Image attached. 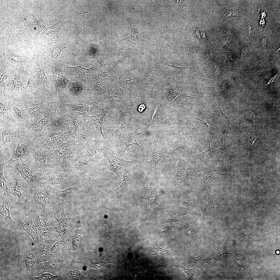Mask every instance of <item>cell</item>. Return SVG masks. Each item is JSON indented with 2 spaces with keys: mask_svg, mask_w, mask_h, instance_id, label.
<instances>
[{
  "mask_svg": "<svg viewBox=\"0 0 280 280\" xmlns=\"http://www.w3.org/2000/svg\"><path fill=\"white\" fill-rule=\"evenodd\" d=\"M0 147L10 142L15 143L18 140V137L21 135L22 126H17L13 123H5L0 121Z\"/></svg>",
  "mask_w": 280,
  "mask_h": 280,
  "instance_id": "ac0fdd59",
  "label": "cell"
},
{
  "mask_svg": "<svg viewBox=\"0 0 280 280\" xmlns=\"http://www.w3.org/2000/svg\"><path fill=\"white\" fill-rule=\"evenodd\" d=\"M154 139L155 148L151 155L152 158L150 162L151 163V167L157 170L164 165L166 162L167 158L160 147L156 143Z\"/></svg>",
  "mask_w": 280,
  "mask_h": 280,
  "instance_id": "836d02e7",
  "label": "cell"
},
{
  "mask_svg": "<svg viewBox=\"0 0 280 280\" xmlns=\"http://www.w3.org/2000/svg\"><path fill=\"white\" fill-rule=\"evenodd\" d=\"M13 180L11 181L13 194L18 198L20 203L26 208L35 189L30 186L22 178L14 165L6 163Z\"/></svg>",
  "mask_w": 280,
  "mask_h": 280,
  "instance_id": "8992f818",
  "label": "cell"
},
{
  "mask_svg": "<svg viewBox=\"0 0 280 280\" xmlns=\"http://www.w3.org/2000/svg\"><path fill=\"white\" fill-rule=\"evenodd\" d=\"M173 266L179 268L181 271L185 273L187 275V280L195 279L200 274V271L195 267L187 269L180 265H174Z\"/></svg>",
  "mask_w": 280,
  "mask_h": 280,
  "instance_id": "f6af8a7d",
  "label": "cell"
},
{
  "mask_svg": "<svg viewBox=\"0 0 280 280\" xmlns=\"http://www.w3.org/2000/svg\"><path fill=\"white\" fill-rule=\"evenodd\" d=\"M277 254H279V251H277Z\"/></svg>",
  "mask_w": 280,
  "mask_h": 280,
  "instance_id": "03108f58",
  "label": "cell"
},
{
  "mask_svg": "<svg viewBox=\"0 0 280 280\" xmlns=\"http://www.w3.org/2000/svg\"><path fill=\"white\" fill-rule=\"evenodd\" d=\"M48 207L53 213L54 219L58 223V226L55 228L56 232L58 233V236L61 237L63 242H67L72 232V224L65 215L63 204L60 211L61 217L59 219L56 218L55 214L51 209L49 204Z\"/></svg>",
  "mask_w": 280,
  "mask_h": 280,
  "instance_id": "484cf974",
  "label": "cell"
},
{
  "mask_svg": "<svg viewBox=\"0 0 280 280\" xmlns=\"http://www.w3.org/2000/svg\"><path fill=\"white\" fill-rule=\"evenodd\" d=\"M224 43L227 44V42H230V39L229 38H225V39H224Z\"/></svg>",
  "mask_w": 280,
  "mask_h": 280,
  "instance_id": "be15d7a7",
  "label": "cell"
},
{
  "mask_svg": "<svg viewBox=\"0 0 280 280\" xmlns=\"http://www.w3.org/2000/svg\"><path fill=\"white\" fill-rule=\"evenodd\" d=\"M54 219L47 218V216L43 217L38 214L35 213V220L37 226L55 227L57 224Z\"/></svg>",
  "mask_w": 280,
  "mask_h": 280,
  "instance_id": "7bdbcfd3",
  "label": "cell"
},
{
  "mask_svg": "<svg viewBox=\"0 0 280 280\" xmlns=\"http://www.w3.org/2000/svg\"><path fill=\"white\" fill-rule=\"evenodd\" d=\"M29 162L39 176L42 178L56 167L51 159L50 152L37 144L34 155Z\"/></svg>",
  "mask_w": 280,
  "mask_h": 280,
  "instance_id": "ba28073f",
  "label": "cell"
},
{
  "mask_svg": "<svg viewBox=\"0 0 280 280\" xmlns=\"http://www.w3.org/2000/svg\"><path fill=\"white\" fill-rule=\"evenodd\" d=\"M6 94L3 90L0 91V121H4L5 123H12L10 102L7 99Z\"/></svg>",
  "mask_w": 280,
  "mask_h": 280,
  "instance_id": "d6a6232c",
  "label": "cell"
},
{
  "mask_svg": "<svg viewBox=\"0 0 280 280\" xmlns=\"http://www.w3.org/2000/svg\"><path fill=\"white\" fill-rule=\"evenodd\" d=\"M67 22L66 20L60 21L53 25L46 28L42 31L40 35V37L45 39H57L60 30Z\"/></svg>",
  "mask_w": 280,
  "mask_h": 280,
  "instance_id": "8d00e7d4",
  "label": "cell"
},
{
  "mask_svg": "<svg viewBox=\"0 0 280 280\" xmlns=\"http://www.w3.org/2000/svg\"><path fill=\"white\" fill-rule=\"evenodd\" d=\"M53 187L41 185L35 188L31 199L32 208L43 217L47 216L46 211V204L49 201L50 193L53 191Z\"/></svg>",
  "mask_w": 280,
  "mask_h": 280,
  "instance_id": "30bf717a",
  "label": "cell"
},
{
  "mask_svg": "<svg viewBox=\"0 0 280 280\" xmlns=\"http://www.w3.org/2000/svg\"><path fill=\"white\" fill-rule=\"evenodd\" d=\"M6 163L0 160V194L5 196L7 198L13 199L14 194L10 190L11 185L10 182L8 181L5 179L3 173V170L5 165Z\"/></svg>",
  "mask_w": 280,
  "mask_h": 280,
  "instance_id": "d590c367",
  "label": "cell"
},
{
  "mask_svg": "<svg viewBox=\"0 0 280 280\" xmlns=\"http://www.w3.org/2000/svg\"><path fill=\"white\" fill-rule=\"evenodd\" d=\"M0 90H3L5 86V81L8 78L9 75L5 73V70L7 68V65L4 63H0Z\"/></svg>",
  "mask_w": 280,
  "mask_h": 280,
  "instance_id": "7dc6e473",
  "label": "cell"
},
{
  "mask_svg": "<svg viewBox=\"0 0 280 280\" xmlns=\"http://www.w3.org/2000/svg\"><path fill=\"white\" fill-rule=\"evenodd\" d=\"M35 212L32 208L26 214L17 217L16 221L20 226L21 229L26 232L32 239L35 245L40 240L35 220Z\"/></svg>",
  "mask_w": 280,
  "mask_h": 280,
  "instance_id": "9a60e30c",
  "label": "cell"
},
{
  "mask_svg": "<svg viewBox=\"0 0 280 280\" xmlns=\"http://www.w3.org/2000/svg\"><path fill=\"white\" fill-rule=\"evenodd\" d=\"M197 233V230L196 229L193 227L189 228L185 232L186 234L188 236H191L195 235Z\"/></svg>",
  "mask_w": 280,
  "mask_h": 280,
  "instance_id": "11a10c76",
  "label": "cell"
},
{
  "mask_svg": "<svg viewBox=\"0 0 280 280\" xmlns=\"http://www.w3.org/2000/svg\"><path fill=\"white\" fill-rule=\"evenodd\" d=\"M101 142L93 139L84 143L79 148V157L94 164L99 158L100 152L101 151Z\"/></svg>",
  "mask_w": 280,
  "mask_h": 280,
  "instance_id": "2e32d148",
  "label": "cell"
},
{
  "mask_svg": "<svg viewBox=\"0 0 280 280\" xmlns=\"http://www.w3.org/2000/svg\"><path fill=\"white\" fill-rule=\"evenodd\" d=\"M218 174H223L217 170L214 169L204 173H196L195 177L198 180L200 185L202 188L204 186V184L208 179L212 176Z\"/></svg>",
  "mask_w": 280,
  "mask_h": 280,
  "instance_id": "ee69618b",
  "label": "cell"
},
{
  "mask_svg": "<svg viewBox=\"0 0 280 280\" xmlns=\"http://www.w3.org/2000/svg\"><path fill=\"white\" fill-rule=\"evenodd\" d=\"M277 75L278 74H277L272 78H271L270 80L268 82V83L267 84V85L269 84L272 82L274 80L277 78Z\"/></svg>",
  "mask_w": 280,
  "mask_h": 280,
  "instance_id": "91938a15",
  "label": "cell"
},
{
  "mask_svg": "<svg viewBox=\"0 0 280 280\" xmlns=\"http://www.w3.org/2000/svg\"><path fill=\"white\" fill-rule=\"evenodd\" d=\"M54 276L49 273H43L39 274L38 276H34L31 278L30 280H56L58 279L60 277V275Z\"/></svg>",
  "mask_w": 280,
  "mask_h": 280,
  "instance_id": "c3c4849f",
  "label": "cell"
},
{
  "mask_svg": "<svg viewBox=\"0 0 280 280\" xmlns=\"http://www.w3.org/2000/svg\"><path fill=\"white\" fill-rule=\"evenodd\" d=\"M130 177V173L128 171L125 172L123 175V179L122 183L116 188L115 190L118 189L123 190L127 188L129 183Z\"/></svg>",
  "mask_w": 280,
  "mask_h": 280,
  "instance_id": "f907efd6",
  "label": "cell"
},
{
  "mask_svg": "<svg viewBox=\"0 0 280 280\" xmlns=\"http://www.w3.org/2000/svg\"><path fill=\"white\" fill-rule=\"evenodd\" d=\"M69 138L62 132L56 120L45 126L37 144L50 152L65 142Z\"/></svg>",
  "mask_w": 280,
  "mask_h": 280,
  "instance_id": "5b68a950",
  "label": "cell"
},
{
  "mask_svg": "<svg viewBox=\"0 0 280 280\" xmlns=\"http://www.w3.org/2000/svg\"><path fill=\"white\" fill-rule=\"evenodd\" d=\"M0 63H4L10 70L17 71L24 76H30L37 71V61L16 43H6L0 45Z\"/></svg>",
  "mask_w": 280,
  "mask_h": 280,
  "instance_id": "7a4b0ae2",
  "label": "cell"
},
{
  "mask_svg": "<svg viewBox=\"0 0 280 280\" xmlns=\"http://www.w3.org/2000/svg\"><path fill=\"white\" fill-rule=\"evenodd\" d=\"M51 96L50 94L46 100L36 104H26L20 103L26 124L37 122L45 116L49 112L55 111L53 106V102L51 100Z\"/></svg>",
  "mask_w": 280,
  "mask_h": 280,
  "instance_id": "52a82bcc",
  "label": "cell"
},
{
  "mask_svg": "<svg viewBox=\"0 0 280 280\" xmlns=\"http://www.w3.org/2000/svg\"><path fill=\"white\" fill-rule=\"evenodd\" d=\"M67 82L64 96L68 98L70 102H77L82 101L86 97L87 90L84 86L71 82L66 79H64Z\"/></svg>",
  "mask_w": 280,
  "mask_h": 280,
  "instance_id": "44dd1931",
  "label": "cell"
},
{
  "mask_svg": "<svg viewBox=\"0 0 280 280\" xmlns=\"http://www.w3.org/2000/svg\"><path fill=\"white\" fill-rule=\"evenodd\" d=\"M75 232L73 237L72 242L70 249L75 250L80 248L82 243V230L77 222Z\"/></svg>",
  "mask_w": 280,
  "mask_h": 280,
  "instance_id": "60d3db41",
  "label": "cell"
},
{
  "mask_svg": "<svg viewBox=\"0 0 280 280\" xmlns=\"http://www.w3.org/2000/svg\"><path fill=\"white\" fill-rule=\"evenodd\" d=\"M149 253L151 255H168L171 252L160 248L158 245L153 242L148 243L146 244Z\"/></svg>",
  "mask_w": 280,
  "mask_h": 280,
  "instance_id": "b9f144b4",
  "label": "cell"
},
{
  "mask_svg": "<svg viewBox=\"0 0 280 280\" xmlns=\"http://www.w3.org/2000/svg\"><path fill=\"white\" fill-rule=\"evenodd\" d=\"M11 164L14 165L21 176L30 186L35 189L41 184L42 178L39 177L33 169L29 160H20Z\"/></svg>",
  "mask_w": 280,
  "mask_h": 280,
  "instance_id": "7c38bea8",
  "label": "cell"
},
{
  "mask_svg": "<svg viewBox=\"0 0 280 280\" xmlns=\"http://www.w3.org/2000/svg\"><path fill=\"white\" fill-rule=\"evenodd\" d=\"M64 67L66 73L70 76L84 82L90 81L92 71V68L87 69L81 66L72 67L65 65Z\"/></svg>",
  "mask_w": 280,
  "mask_h": 280,
  "instance_id": "f546056e",
  "label": "cell"
},
{
  "mask_svg": "<svg viewBox=\"0 0 280 280\" xmlns=\"http://www.w3.org/2000/svg\"><path fill=\"white\" fill-rule=\"evenodd\" d=\"M69 43L63 44L58 43L57 40L48 46L47 51L42 53L47 58V62H57L59 59L60 52L62 50L69 45Z\"/></svg>",
  "mask_w": 280,
  "mask_h": 280,
  "instance_id": "4dcf8cb0",
  "label": "cell"
},
{
  "mask_svg": "<svg viewBox=\"0 0 280 280\" xmlns=\"http://www.w3.org/2000/svg\"><path fill=\"white\" fill-rule=\"evenodd\" d=\"M52 240H40L33 248L36 258V264L49 260Z\"/></svg>",
  "mask_w": 280,
  "mask_h": 280,
  "instance_id": "83f0119b",
  "label": "cell"
},
{
  "mask_svg": "<svg viewBox=\"0 0 280 280\" xmlns=\"http://www.w3.org/2000/svg\"><path fill=\"white\" fill-rule=\"evenodd\" d=\"M201 205L203 216L200 221L204 224L210 225L214 218V206L213 201L205 186L202 188Z\"/></svg>",
  "mask_w": 280,
  "mask_h": 280,
  "instance_id": "ffe728a7",
  "label": "cell"
},
{
  "mask_svg": "<svg viewBox=\"0 0 280 280\" xmlns=\"http://www.w3.org/2000/svg\"><path fill=\"white\" fill-rule=\"evenodd\" d=\"M145 108V106L143 104H141L139 107L138 110L140 112H142Z\"/></svg>",
  "mask_w": 280,
  "mask_h": 280,
  "instance_id": "94428289",
  "label": "cell"
},
{
  "mask_svg": "<svg viewBox=\"0 0 280 280\" xmlns=\"http://www.w3.org/2000/svg\"><path fill=\"white\" fill-rule=\"evenodd\" d=\"M188 258L197 261L202 266H208L210 265V258L206 254H191Z\"/></svg>",
  "mask_w": 280,
  "mask_h": 280,
  "instance_id": "bcb514c9",
  "label": "cell"
},
{
  "mask_svg": "<svg viewBox=\"0 0 280 280\" xmlns=\"http://www.w3.org/2000/svg\"><path fill=\"white\" fill-rule=\"evenodd\" d=\"M56 115V109L55 111L49 112L45 116L37 122L23 125L21 128V135L38 144L43 128L47 124L55 121Z\"/></svg>",
  "mask_w": 280,
  "mask_h": 280,
  "instance_id": "9c48e42d",
  "label": "cell"
},
{
  "mask_svg": "<svg viewBox=\"0 0 280 280\" xmlns=\"http://www.w3.org/2000/svg\"><path fill=\"white\" fill-rule=\"evenodd\" d=\"M94 164L79 157L76 161L67 171L72 177L85 178L91 172Z\"/></svg>",
  "mask_w": 280,
  "mask_h": 280,
  "instance_id": "d4e9b609",
  "label": "cell"
},
{
  "mask_svg": "<svg viewBox=\"0 0 280 280\" xmlns=\"http://www.w3.org/2000/svg\"><path fill=\"white\" fill-rule=\"evenodd\" d=\"M247 29L248 34L249 36L251 35L253 31V28L252 26L249 24H248L247 26Z\"/></svg>",
  "mask_w": 280,
  "mask_h": 280,
  "instance_id": "9f6ffc18",
  "label": "cell"
},
{
  "mask_svg": "<svg viewBox=\"0 0 280 280\" xmlns=\"http://www.w3.org/2000/svg\"><path fill=\"white\" fill-rule=\"evenodd\" d=\"M14 199L7 198L0 201V213L2 218L4 220L9 226L11 231L14 235H17L21 228L19 224L14 221L11 217L10 207Z\"/></svg>",
  "mask_w": 280,
  "mask_h": 280,
  "instance_id": "cb8c5ba5",
  "label": "cell"
},
{
  "mask_svg": "<svg viewBox=\"0 0 280 280\" xmlns=\"http://www.w3.org/2000/svg\"><path fill=\"white\" fill-rule=\"evenodd\" d=\"M27 23L31 31L36 35L46 28L38 19L36 15L31 12H30Z\"/></svg>",
  "mask_w": 280,
  "mask_h": 280,
  "instance_id": "f35d334b",
  "label": "cell"
},
{
  "mask_svg": "<svg viewBox=\"0 0 280 280\" xmlns=\"http://www.w3.org/2000/svg\"><path fill=\"white\" fill-rule=\"evenodd\" d=\"M72 177L67 171L56 167L42 178L43 181L41 184L54 187Z\"/></svg>",
  "mask_w": 280,
  "mask_h": 280,
  "instance_id": "603a6c76",
  "label": "cell"
},
{
  "mask_svg": "<svg viewBox=\"0 0 280 280\" xmlns=\"http://www.w3.org/2000/svg\"><path fill=\"white\" fill-rule=\"evenodd\" d=\"M141 131V128H138L134 131L127 130L122 134L121 139L116 147L120 149L121 156L123 157L126 150L131 145L136 144L138 146L137 139Z\"/></svg>",
  "mask_w": 280,
  "mask_h": 280,
  "instance_id": "4316f807",
  "label": "cell"
},
{
  "mask_svg": "<svg viewBox=\"0 0 280 280\" xmlns=\"http://www.w3.org/2000/svg\"><path fill=\"white\" fill-rule=\"evenodd\" d=\"M18 141L15 153L6 163H12L20 160H29L34 154L37 144L21 135L18 136Z\"/></svg>",
  "mask_w": 280,
  "mask_h": 280,
  "instance_id": "8fae6325",
  "label": "cell"
},
{
  "mask_svg": "<svg viewBox=\"0 0 280 280\" xmlns=\"http://www.w3.org/2000/svg\"><path fill=\"white\" fill-rule=\"evenodd\" d=\"M261 42L263 48L265 47L267 44V40L265 37H263L261 40Z\"/></svg>",
  "mask_w": 280,
  "mask_h": 280,
  "instance_id": "6f0895ef",
  "label": "cell"
},
{
  "mask_svg": "<svg viewBox=\"0 0 280 280\" xmlns=\"http://www.w3.org/2000/svg\"><path fill=\"white\" fill-rule=\"evenodd\" d=\"M56 227L48 226H37V232L40 239L47 240L56 231Z\"/></svg>",
  "mask_w": 280,
  "mask_h": 280,
  "instance_id": "ab89813d",
  "label": "cell"
},
{
  "mask_svg": "<svg viewBox=\"0 0 280 280\" xmlns=\"http://www.w3.org/2000/svg\"><path fill=\"white\" fill-rule=\"evenodd\" d=\"M78 189V187L74 186L63 190H59L54 187L53 192L56 196L61 198L69 205L71 206L74 195Z\"/></svg>",
  "mask_w": 280,
  "mask_h": 280,
  "instance_id": "74e56055",
  "label": "cell"
},
{
  "mask_svg": "<svg viewBox=\"0 0 280 280\" xmlns=\"http://www.w3.org/2000/svg\"><path fill=\"white\" fill-rule=\"evenodd\" d=\"M195 34L196 36L198 38H200V36L199 32L198 31V30L197 29H195Z\"/></svg>",
  "mask_w": 280,
  "mask_h": 280,
  "instance_id": "6125c7cd",
  "label": "cell"
},
{
  "mask_svg": "<svg viewBox=\"0 0 280 280\" xmlns=\"http://www.w3.org/2000/svg\"><path fill=\"white\" fill-rule=\"evenodd\" d=\"M47 60L46 58L41 53L38 54L37 58V78L34 80L37 86L41 85L46 87L49 89L51 87L50 83L48 80L45 73V69L47 66Z\"/></svg>",
  "mask_w": 280,
  "mask_h": 280,
  "instance_id": "f1b7e54d",
  "label": "cell"
},
{
  "mask_svg": "<svg viewBox=\"0 0 280 280\" xmlns=\"http://www.w3.org/2000/svg\"><path fill=\"white\" fill-rule=\"evenodd\" d=\"M86 115L78 111L64 114L56 113V121L63 133L69 138L84 142L91 139L93 134Z\"/></svg>",
  "mask_w": 280,
  "mask_h": 280,
  "instance_id": "6da1fadb",
  "label": "cell"
},
{
  "mask_svg": "<svg viewBox=\"0 0 280 280\" xmlns=\"http://www.w3.org/2000/svg\"><path fill=\"white\" fill-rule=\"evenodd\" d=\"M108 111L107 108L104 107L99 114L92 116L86 115L95 139L103 143L107 142V139L103 135L102 128L104 118Z\"/></svg>",
  "mask_w": 280,
  "mask_h": 280,
  "instance_id": "7402d4cb",
  "label": "cell"
},
{
  "mask_svg": "<svg viewBox=\"0 0 280 280\" xmlns=\"http://www.w3.org/2000/svg\"><path fill=\"white\" fill-rule=\"evenodd\" d=\"M214 152L213 151H211V148L209 147L208 150L201 153L200 155L204 159H210L211 157H213L211 155H213L214 154L213 153Z\"/></svg>",
  "mask_w": 280,
  "mask_h": 280,
  "instance_id": "db71d44e",
  "label": "cell"
},
{
  "mask_svg": "<svg viewBox=\"0 0 280 280\" xmlns=\"http://www.w3.org/2000/svg\"><path fill=\"white\" fill-rule=\"evenodd\" d=\"M168 90L167 99L171 104L173 100L177 97L181 96H184V95L179 94L173 86H169Z\"/></svg>",
  "mask_w": 280,
  "mask_h": 280,
  "instance_id": "681fc988",
  "label": "cell"
},
{
  "mask_svg": "<svg viewBox=\"0 0 280 280\" xmlns=\"http://www.w3.org/2000/svg\"><path fill=\"white\" fill-rule=\"evenodd\" d=\"M8 77V82L3 91L11 96L18 98L26 94L27 90L20 80L22 75L21 72L16 70H10Z\"/></svg>",
  "mask_w": 280,
  "mask_h": 280,
  "instance_id": "5bb4252c",
  "label": "cell"
},
{
  "mask_svg": "<svg viewBox=\"0 0 280 280\" xmlns=\"http://www.w3.org/2000/svg\"><path fill=\"white\" fill-rule=\"evenodd\" d=\"M67 59L60 58L57 62H47V66L53 78L54 83L59 96H60L62 88L63 68L64 64Z\"/></svg>",
  "mask_w": 280,
  "mask_h": 280,
  "instance_id": "d6986e66",
  "label": "cell"
},
{
  "mask_svg": "<svg viewBox=\"0 0 280 280\" xmlns=\"http://www.w3.org/2000/svg\"><path fill=\"white\" fill-rule=\"evenodd\" d=\"M222 15V17L223 18L230 17H239L240 14L239 12L236 10H231L224 11Z\"/></svg>",
  "mask_w": 280,
  "mask_h": 280,
  "instance_id": "f5cc1de1",
  "label": "cell"
},
{
  "mask_svg": "<svg viewBox=\"0 0 280 280\" xmlns=\"http://www.w3.org/2000/svg\"><path fill=\"white\" fill-rule=\"evenodd\" d=\"M79 142L73 137L50 152L51 159L56 167L67 171L79 157Z\"/></svg>",
  "mask_w": 280,
  "mask_h": 280,
  "instance_id": "3957f363",
  "label": "cell"
},
{
  "mask_svg": "<svg viewBox=\"0 0 280 280\" xmlns=\"http://www.w3.org/2000/svg\"><path fill=\"white\" fill-rule=\"evenodd\" d=\"M57 104L59 110L58 113L61 114L69 111H78L81 112L83 115H88L94 109L101 107L99 104L89 101L82 100L78 102L66 104L63 102L62 98H59Z\"/></svg>",
  "mask_w": 280,
  "mask_h": 280,
  "instance_id": "4fadbf2b",
  "label": "cell"
},
{
  "mask_svg": "<svg viewBox=\"0 0 280 280\" xmlns=\"http://www.w3.org/2000/svg\"><path fill=\"white\" fill-rule=\"evenodd\" d=\"M201 32V34L202 36L204 38H205H205H206V37H205V34L204 32L203 31Z\"/></svg>",
  "mask_w": 280,
  "mask_h": 280,
  "instance_id": "e7e4bbea",
  "label": "cell"
},
{
  "mask_svg": "<svg viewBox=\"0 0 280 280\" xmlns=\"http://www.w3.org/2000/svg\"><path fill=\"white\" fill-rule=\"evenodd\" d=\"M36 258L32 249L26 244L22 246L16 256L13 267L12 279L30 280L34 277Z\"/></svg>",
  "mask_w": 280,
  "mask_h": 280,
  "instance_id": "277c9868",
  "label": "cell"
},
{
  "mask_svg": "<svg viewBox=\"0 0 280 280\" xmlns=\"http://www.w3.org/2000/svg\"><path fill=\"white\" fill-rule=\"evenodd\" d=\"M102 230L103 235L108 238H110L111 235V230L108 223L104 222L102 225Z\"/></svg>",
  "mask_w": 280,
  "mask_h": 280,
  "instance_id": "816d5d0a",
  "label": "cell"
},
{
  "mask_svg": "<svg viewBox=\"0 0 280 280\" xmlns=\"http://www.w3.org/2000/svg\"><path fill=\"white\" fill-rule=\"evenodd\" d=\"M9 101L11 115L13 123L20 126L26 124L25 117L20 103L13 100Z\"/></svg>",
  "mask_w": 280,
  "mask_h": 280,
  "instance_id": "1f68e13d",
  "label": "cell"
},
{
  "mask_svg": "<svg viewBox=\"0 0 280 280\" xmlns=\"http://www.w3.org/2000/svg\"><path fill=\"white\" fill-rule=\"evenodd\" d=\"M101 150L102 155L109 163V169L108 172H114L118 178L122 176L126 168L133 164L132 161L125 160L121 157L115 156L110 152L105 146L102 147Z\"/></svg>",
  "mask_w": 280,
  "mask_h": 280,
  "instance_id": "e0dca14e",
  "label": "cell"
},
{
  "mask_svg": "<svg viewBox=\"0 0 280 280\" xmlns=\"http://www.w3.org/2000/svg\"><path fill=\"white\" fill-rule=\"evenodd\" d=\"M185 147L184 146H180L175 149H169L167 150L166 155L169 161V173L172 172L174 167L181 157Z\"/></svg>",
  "mask_w": 280,
  "mask_h": 280,
  "instance_id": "e575fe53",
  "label": "cell"
},
{
  "mask_svg": "<svg viewBox=\"0 0 280 280\" xmlns=\"http://www.w3.org/2000/svg\"><path fill=\"white\" fill-rule=\"evenodd\" d=\"M32 83V80L31 79V77H30L28 79V81L27 83V85L26 86V87H32V86L31 85Z\"/></svg>",
  "mask_w": 280,
  "mask_h": 280,
  "instance_id": "680465c9",
  "label": "cell"
}]
</instances>
